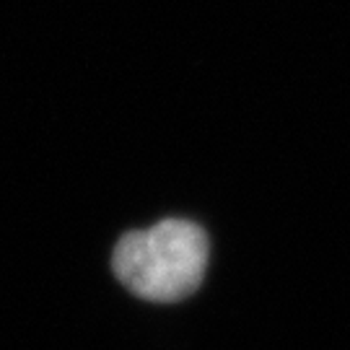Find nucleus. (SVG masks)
<instances>
[{
    "mask_svg": "<svg viewBox=\"0 0 350 350\" xmlns=\"http://www.w3.org/2000/svg\"><path fill=\"white\" fill-rule=\"evenodd\" d=\"M208 257L211 244L200 226L182 218H166L120 239L112 267L117 280L138 299L174 304L200 288Z\"/></svg>",
    "mask_w": 350,
    "mask_h": 350,
    "instance_id": "obj_1",
    "label": "nucleus"
}]
</instances>
